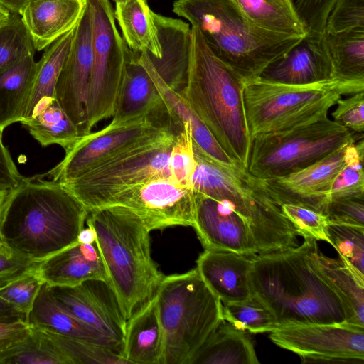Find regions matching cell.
I'll list each match as a JSON object with an SVG mask.
<instances>
[{
  "label": "cell",
  "mask_w": 364,
  "mask_h": 364,
  "mask_svg": "<svg viewBox=\"0 0 364 364\" xmlns=\"http://www.w3.org/2000/svg\"><path fill=\"white\" fill-rule=\"evenodd\" d=\"M30 326L25 320L0 321V359L27 335Z\"/></svg>",
  "instance_id": "48"
},
{
  "label": "cell",
  "mask_w": 364,
  "mask_h": 364,
  "mask_svg": "<svg viewBox=\"0 0 364 364\" xmlns=\"http://www.w3.org/2000/svg\"><path fill=\"white\" fill-rule=\"evenodd\" d=\"M119 206L138 216L150 231L173 226L193 227L196 193L171 177H156L124 190L103 207Z\"/></svg>",
  "instance_id": "13"
},
{
  "label": "cell",
  "mask_w": 364,
  "mask_h": 364,
  "mask_svg": "<svg viewBox=\"0 0 364 364\" xmlns=\"http://www.w3.org/2000/svg\"><path fill=\"white\" fill-rule=\"evenodd\" d=\"M49 333L70 364H127L121 355L106 346Z\"/></svg>",
  "instance_id": "39"
},
{
  "label": "cell",
  "mask_w": 364,
  "mask_h": 364,
  "mask_svg": "<svg viewBox=\"0 0 364 364\" xmlns=\"http://www.w3.org/2000/svg\"><path fill=\"white\" fill-rule=\"evenodd\" d=\"M39 263L15 253L4 245L0 248V287L36 268Z\"/></svg>",
  "instance_id": "47"
},
{
  "label": "cell",
  "mask_w": 364,
  "mask_h": 364,
  "mask_svg": "<svg viewBox=\"0 0 364 364\" xmlns=\"http://www.w3.org/2000/svg\"><path fill=\"white\" fill-rule=\"evenodd\" d=\"M222 314L224 321L251 333L271 332L278 328L269 309L254 296L241 301L222 303Z\"/></svg>",
  "instance_id": "36"
},
{
  "label": "cell",
  "mask_w": 364,
  "mask_h": 364,
  "mask_svg": "<svg viewBox=\"0 0 364 364\" xmlns=\"http://www.w3.org/2000/svg\"><path fill=\"white\" fill-rule=\"evenodd\" d=\"M183 130L176 136L173 145L168 168L171 178L178 184L191 188V180L196 167L193 148L191 125L183 124Z\"/></svg>",
  "instance_id": "41"
},
{
  "label": "cell",
  "mask_w": 364,
  "mask_h": 364,
  "mask_svg": "<svg viewBox=\"0 0 364 364\" xmlns=\"http://www.w3.org/2000/svg\"><path fill=\"white\" fill-rule=\"evenodd\" d=\"M357 136L328 117L262 134L251 143L247 171L259 179L285 176L356 141Z\"/></svg>",
  "instance_id": "9"
},
{
  "label": "cell",
  "mask_w": 364,
  "mask_h": 364,
  "mask_svg": "<svg viewBox=\"0 0 364 364\" xmlns=\"http://www.w3.org/2000/svg\"><path fill=\"white\" fill-rule=\"evenodd\" d=\"M126 1H127V0H114V1L115 2V4H118V3H124V2H125Z\"/></svg>",
  "instance_id": "54"
},
{
  "label": "cell",
  "mask_w": 364,
  "mask_h": 364,
  "mask_svg": "<svg viewBox=\"0 0 364 364\" xmlns=\"http://www.w3.org/2000/svg\"><path fill=\"white\" fill-rule=\"evenodd\" d=\"M316 240L282 252L252 257V296L273 314L278 327L345 322L336 294L316 272L311 250Z\"/></svg>",
  "instance_id": "2"
},
{
  "label": "cell",
  "mask_w": 364,
  "mask_h": 364,
  "mask_svg": "<svg viewBox=\"0 0 364 364\" xmlns=\"http://www.w3.org/2000/svg\"><path fill=\"white\" fill-rule=\"evenodd\" d=\"M364 29V0H338L326 25L324 34Z\"/></svg>",
  "instance_id": "44"
},
{
  "label": "cell",
  "mask_w": 364,
  "mask_h": 364,
  "mask_svg": "<svg viewBox=\"0 0 364 364\" xmlns=\"http://www.w3.org/2000/svg\"><path fill=\"white\" fill-rule=\"evenodd\" d=\"M284 216L291 223L299 236L330 243L327 235L328 220L325 214L308 207L294 204L279 205Z\"/></svg>",
  "instance_id": "43"
},
{
  "label": "cell",
  "mask_w": 364,
  "mask_h": 364,
  "mask_svg": "<svg viewBox=\"0 0 364 364\" xmlns=\"http://www.w3.org/2000/svg\"><path fill=\"white\" fill-rule=\"evenodd\" d=\"M245 81L209 48L191 26L186 85L178 92L224 151L247 169L250 139L244 105Z\"/></svg>",
  "instance_id": "3"
},
{
  "label": "cell",
  "mask_w": 364,
  "mask_h": 364,
  "mask_svg": "<svg viewBox=\"0 0 364 364\" xmlns=\"http://www.w3.org/2000/svg\"><path fill=\"white\" fill-rule=\"evenodd\" d=\"M11 15V12L0 4V26L8 21Z\"/></svg>",
  "instance_id": "53"
},
{
  "label": "cell",
  "mask_w": 364,
  "mask_h": 364,
  "mask_svg": "<svg viewBox=\"0 0 364 364\" xmlns=\"http://www.w3.org/2000/svg\"><path fill=\"white\" fill-rule=\"evenodd\" d=\"M92 26V71L87 99L86 134L113 116L122 81L127 44L109 0H86Z\"/></svg>",
  "instance_id": "10"
},
{
  "label": "cell",
  "mask_w": 364,
  "mask_h": 364,
  "mask_svg": "<svg viewBox=\"0 0 364 364\" xmlns=\"http://www.w3.org/2000/svg\"><path fill=\"white\" fill-rule=\"evenodd\" d=\"M26 321L31 326L106 346L122 356V348L70 312L46 283L41 287Z\"/></svg>",
  "instance_id": "23"
},
{
  "label": "cell",
  "mask_w": 364,
  "mask_h": 364,
  "mask_svg": "<svg viewBox=\"0 0 364 364\" xmlns=\"http://www.w3.org/2000/svg\"><path fill=\"white\" fill-rule=\"evenodd\" d=\"M259 78L287 85L331 80V60L323 35L306 34L284 56L267 66Z\"/></svg>",
  "instance_id": "18"
},
{
  "label": "cell",
  "mask_w": 364,
  "mask_h": 364,
  "mask_svg": "<svg viewBox=\"0 0 364 364\" xmlns=\"http://www.w3.org/2000/svg\"><path fill=\"white\" fill-rule=\"evenodd\" d=\"M0 131V186L16 187L23 176L18 171L11 155L4 144Z\"/></svg>",
  "instance_id": "49"
},
{
  "label": "cell",
  "mask_w": 364,
  "mask_h": 364,
  "mask_svg": "<svg viewBox=\"0 0 364 364\" xmlns=\"http://www.w3.org/2000/svg\"><path fill=\"white\" fill-rule=\"evenodd\" d=\"M43 283L35 268L0 287V299L27 316Z\"/></svg>",
  "instance_id": "42"
},
{
  "label": "cell",
  "mask_w": 364,
  "mask_h": 364,
  "mask_svg": "<svg viewBox=\"0 0 364 364\" xmlns=\"http://www.w3.org/2000/svg\"><path fill=\"white\" fill-rule=\"evenodd\" d=\"M257 26L280 35L305 37L308 33L293 0H232Z\"/></svg>",
  "instance_id": "32"
},
{
  "label": "cell",
  "mask_w": 364,
  "mask_h": 364,
  "mask_svg": "<svg viewBox=\"0 0 364 364\" xmlns=\"http://www.w3.org/2000/svg\"><path fill=\"white\" fill-rule=\"evenodd\" d=\"M86 6V0H32L18 14L35 50L41 51L77 26Z\"/></svg>",
  "instance_id": "21"
},
{
  "label": "cell",
  "mask_w": 364,
  "mask_h": 364,
  "mask_svg": "<svg viewBox=\"0 0 364 364\" xmlns=\"http://www.w3.org/2000/svg\"><path fill=\"white\" fill-rule=\"evenodd\" d=\"M364 91V83L326 80L287 85L257 78L245 82L244 105L251 141L328 117L343 95Z\"/></svg>",
  "instance_id": "7"
},
{
  "label": "cell",
  "mask_w": 364,
  "mask_h": 364,
  "mask_svg": "<svg viewBox=\"0 0 364 364\" xmlns=\"http://www.w3.org/2000/svg\"><path fill=\"white\" fill-rule=\"evenodd\" d=\"M164 344L155 294L127 321L122 356L127 364H162Z\"/></svg>",
  "instance_id": "26"
},
{
  "label": "cell",
  "mask_w": 364,
  "mask_h": 364,
  "mask_svg": "<svg viewBox=\"0 0 364 364\" xmlns=\"http://www.w3.org/2000/svg\"><path fill=\"white\" fill-rule=\"evenodd\" d=\"M70 364L50 333L31 326L27 335L8 350L0 359V364Z\"/></svg>",
  "instance_id": "35"
},
{
  "label": "cell",
  "mask_w": 364,
  "mask_h": 364,
  "mask_svg": "<svg viewBox=\"0 0 364 364\" xmlns=\"http://www.w3.org/2000/svg\"><path fill=\"white\" fill-rule=\"evenodd\" d=\"M357 151L356 141L291 174L262 180L279 204L294 203L323 213L330 202L333 181Z\"/></svg>",
  "instance_id": "14"
},
{
  "label": "cell",
  "mask_w": 364,
  "mask_h": 364,
  "mask_svg": "<svg viewBox=\"0 0 364 364\" xmlns=\"http://www.w3.org/2000/svg\"><path fill=\"white\" fill-rule=\"evenodd\" d=\"M316 272L340 300L345 322L364 327V278L354 272L341 258H331L320 251L317 242L311 250Z\"/></svg>",
  "instance_id": "25"
},
{
  "label": "cell",
  "mask_w": 364,
  "mask_h": 364,
  "mask_svg": "<svg viewBox=\"0 0 364 364\" xmlns=\"http://www.w3.org/2000/svg\"><path fill=\"white\" fill-rule=\"evenodd\" d=\"M331 113L333 120L353 133L363 134L364 131V91L339 98Z\"/></svg>",
  "instance_id": "45"
},
{
  "label": "cell",
  "mask_w": 364,
  "mask_h": 364,
  "mask_svg": "<svg viewBox=\"0 0 364 364\" xmlns=\"http://www.w3.org/2000/svg\"><path fill=\"white\" fill-rule=\"evenodd\" d=\"M75 28V27L46 48L41 59L37 62L33 90L23 121L31 116L36 105L42 99L55 97L56 82L69 53Z\"/></svg>",
  "instance_id": "34"
},
{
  "label": "cell",
  "mask_w": 364,
  "mask_h": 364,
  "mask_svg": "<svg viewBox=\"0 0 364 364\" xmlns=\"http://www.w3.org/2000/svg\"><path fill=\"white\" fill-rule=\"evenodd\" d=\"M164 103L152 79L128 46L120 89L111 123L120 124L144 117Z\"/></svg>",
  "instance_id": "24"
},
{
  "label": "cell",
  "mask_w": 364,
  "mask_h": 364,
  "mask_svg": "<svg viewBox=\"0 0 364 364\" xmlns=\"http://www.w3.org/2000/svg\"><path fill=\"white\" fill-rule=\"evenodd\" d=\"M145 1H146V0H145Z\"/></svg>",
  "instance_id": "56"
},
{
  "label": "cell",
  "mask_w": 364,
  "mask_h": 364,
  "mask_svg": "<svg viewBox=\"0 0 364 364\" xmlns=\"http://www.w3.org/2000/svg\"><path fill=\"white\" fill-rule=\"evenodd\" d=\"M31 39L18 14L11 13L0 26V73L23 58L35 55Z\"/></svg>",
  "instance_id": "38"
},
{
  "label": "cell",
  "mask_w": 364,
  "mask_h": 364,
  "mask_svg": "<svg viewBox=\"0 0 364 364\" xmlns=\"http://www.w3.org/2000/svg\"><path fill=\"white\" fill-rule=\"evenodd\" d=\"M136 53L139 63L148 72L171 114L182 124L188 123L191 125L193 141L205 154L218 162L225 164H237L224 151L183 97L161 79L152 65L147 53L136 52Z\"/></svg>",
  "instance_id": "28"
},
{
  "label": "cell",
  "mask_w": 364,
  "mask_h": 364,
  "mask_svg": "<svg viewBox=\"0 0 364 364\" xmlns=\"http://www.w3.org/2000/svg\"><path fill=\"white\" fill-rule=\"evenodd\" d=\"M92 64V26L86 6L75 26L72 45L59 74L54 96L77 128L80 135L86 134L87 99Z\"/></svg>",
  "instance_id": "15"
},
{
  "label": "cell",
  "mask_w": 364,
  "mask_h": 364,
  "mask_svg": "<svg viewBox=\"0 0 364 364\" xmlns=\"http://www.w3.org/2000/svg\"><path fill=\"white\" fill-rule=\"evenodd\" d=\"M56 299L81 321L123 350L127 319L110 284L90 279L73 287H50Z\"/></svg>",
  "instance_id": "16"
},
{
  "label": "cell",
  "mask_w": 364,
  "mask_h": 364,
  "mask_svg": "<svg viewBox=\"0 0 364 364\" xmlns=\"http://www.w3.org/2000/svg\"><path fill=\"white\" fill-rule=\"evenodd\" d=\"M183 128L145 136L80 176L60 183L88 212L105 206L115 195L132 186L156 177H171L170 154Z\"/></svg>",
  "instance_id": "8"
},
{
  "label": "cell",
  "mask_w": 364,
  "mask_h": 364,
  "mask_svg": "<svg viewBox=\"0 0 364 364\" xmlns=\"http://www.w3.org/2000/svg\"><path fill=\"white\" fill-rule=\"evenodd\" d=\"M252 257L230 250L205 249L196 260V268L222 303L241 301L252 296Z\"/></svg>",
  "instance_id": "19"
},
{
  "label": "cell",
  "mask_w": 364,
  "mask_h": 364,
  "mask_svg": "<svg viewBox=\"0 0 364 364\" xmlns=\"http://www.w3.org/2000/svg\"><path fill=\"white\" fill-rule=\"evenodd\" d=\"M327 235L339 258L364 278V227L328 223Z\"/></svg>",
  "instance_id": "37"
},
{
  "label": "cell",
  "mask_w": 364,
  "mask_h": 364,
  "mask_svg": "<svg viewBox=\"0 0 364 364\" xmlns=\"http://www.w3.org/2000/svg\"><path fill=\"white\" fill-rule=\"evenodd\" d=\"M21 124L43 147L57 144L65 151L80 136L55 97L42 99L31 116Z\"/></svg>",
  "instance_id": "31"
},
{
  "label": "cell",
  "mask_w": 364,
  "mask_h": 364,
  "mask_svg": "<svg viewBox=\"0 0 364 364\" xmlns=\"http://www.w3.org/2000/svg\"><path fill=\"white\" fill-rule=\"evenodd\" d=\"M279 347L303 363H364V327L346 322L291 324L270 332Z\"/></svg>",
  "instance_id": "12"
},
{
  "label": "cell",
  "mask_w": 364,
  "mask_h": 364,
  "mask_svg": "<svg viewBox=\"0 0 364 364\" xmlns=\"http://www.w3.org/2000/svg\"><path fill=\"white\" fill-rule=\"evenodd\" d=\"M4 246V245L1 240V235H0V248L3 247Z\"/></svg>",
  "instance_id": "55"
},
{
  "label": "cell",
  "mask_w": 364,
  "mask_h": 364,
  "mask_svg": "<svg viewBox=\"0 0 364 364\" xmlns=\"http://www.w3.org/2000/svg\"><path fill=\"white\" fill-rule=\"evenodd\" d=\"M14 188L8 186H0V225L6 208L12 195Z\"/></svg>",
  "instance_id": "51"
},
{
  "label": "cell",
  "mask_w": 364,
  "mask_h": 364,
  "mask_svg": "<svg viewBox=\"0 0 364 364\" xmlns=\"http://www.w3.org/2000/svg\"><path fill=\"white\" fill-rule=\"evenodd\" d=\"M173 11L197 27L212 52L245 82L259 78L304 38L257 26L232 0H176Z\"/></svg>",
  "instance_id": "4"
},
{
  "label": "cell",
  "mask_w": 364,
  "mask_h": 364,
  "mask_svg": "<svg viewBox=\"0 0 364 364\" xmlns=\"http://www.w3.org/2000/svg\"><path fill=\"white\" fill-rule=\"evenodd\" d=\"M324 214L331 223L364 227V199L352 198L330 200Z\"/></svg>",
  "instance_id": "46"
},
{
  "label": "cell",
  "mask_w": 364,
  "mask_h": 364,
  "mask_svg": "<svg viewBox=\"0 0 364 364\" xmlns=\"http://www.w3.org/2000/svg\"><path fill=\"white\" fill-rule=\"evenodd\" d=\"M357 144V151L341 170L332 185L330 200L341 198L364 199L363 136Z\"/></svg>",
  "instance_id": "40"
},
{
  "label": "cell",
  "mask_w": 364,
  "mask_h": 364,
  "mask_svg": "<svg viewBox=\"0 0 364 364\" xmlns=\"http://www.w3.org/2000/svg\"><path fill=\"white\" fill-rule=\"evenodd\" d=\"M114 16L122 30L123 39L134 52H146L161 56V46L152 11L145 0H127L115 4Z\"/></svg>",
  "instance_id": "30"
},
{
  "label": "cell",
  "mask_w": 364,
  "mask_h": 364,
  "mask_svg": "<svg viewBox=\"0 0 364 364\" xmlns=\"http://www.w3.org/2000/svg\"><path fill=\"white\" fill-rule=\"evenodd\" d=\"M156 297L164 333L162 364H190L223 321L221 301L196 268L164 276Z\"/></svg>",
  "instance_id": "6"
},
{
  "label": "cell",
  "mask_w": 364,
  "mask_h": 364,
  "mask_svg": "<svg viewBox=\"0 0 364 364\" xmlns=\"http://www.w3.org/2000/svg\"><path fill=\"white\" fill-rule=\"evenodd\" d=\"M250 333L223 321L192 358L190 364H259Z\"/></svg>",
  "instance_id": "27"
},
{
  "label": "cell",
  "mask_w": 364,
  "mask_h": 364,
  "mask_svg": "<svg viewBox=\"0 0 364 364\" xmlns=\"http://www.w3.org/2000/svg\"><path fill=\"white\" fill-rule=\"evenodd\" d=\"M41 175L24 177L14 188L0 225L9 250L41 262L78 240L87 211L60 183Z\"/></svg>",
  "instance_id": "1"
},
{
  "label": "cell",
  "mask_w": 364,
  "mask_h": 364,
  "mask_svg": "<svg viewBox=\"0 0 364 364\" xmlns=\"http://www.w3.org/2000/svg\"><path fill=\"white\" fill-rule=\"evenodd\" d=\"M86 222L95 231L109 284L128 320L156 294L164 277L151 257V231L119 206L89 210Z\"/></svg>",
  "instance_id": "5"
},
{
  "label": "cell",
  "mask_w": 364,
  "mask_h": 364,
  "mask_svg": "<svg viewBox=\"0 0 364 364\" xmlns=\"http://www.w3.org/2000/svg\"><path fill=\"white\" fill-rule=\"evenodd\" d=\"M183 127L164 102L144 117L120 124L110 122L101 130L79 136L65 151L64 158L41 176L59 183L66 182L145 136Z\"/></svg>",
  "instance_id": "11"
},
{
  "label": "cell",
  "mask_w": 364,
  "mask_h": 364,
  "mask_svg": "<svg viewBox=\"0 0 364 364\" xmlns=\"http://www.w3.org/2000/svg\"><path fill=\"white\" fill-rule=\"evenodd\" d=\"M32 0H0V4L11 13L18 14L21 8Z\"/></svg>",
  "instance_id": "52"
},
{
  "label": "cell",
  "mask_w": 364,
  "mask_h": 364,
  "mask_svg": "<svg viewBox=\"0 0 364 364\" xmlns=\"http://www.w3.org/2000/svg\"><path fill=\"white\" fill-rule=\"evenodd\" d=\"M36 70L34 55H30L0 73V131L23 120Z\"/></svg>",
  "instance_id": "29"
},
{
  "label": "cell",
  "mask_w": 364,
  "mask_h": 364,
  "mask_svg": "<svg viewBox=\"0 0 364 364\" xmlns=\"http://www.w3.org/2000/svg\"><path fill=\"white\" fill-rule=\"evenodd\" d=\"M36 271L50 287H73L90 279L109 283L107 269L96 242L77 240L40 262Z\"/></svg>",
  "instance_id": "20"
},
{
  "label": "cell",
  "mask_w": 364,
  "mask_h": 364,
  "mask_svg": "<svg viewBox=\"0 0 364 364\" xmlns=\"http://www.w3.org/2000/svg\"><path fill=\"white\" fill-rule=\"evenodd\" d=\"M161 46L157 58L148 53L161 79L173 90L186 85L189 65L191 27L184 21L152 12Z\"/></svg>",
  "instance_id": "22"
},
{
  "label": "cell",
  "mask_w": 364,
  "mask_h": 364,
  "mask_svg": "<svg viewBox=\"0 0 364 364\" xmlns=\"http://www.w3.org/2000/svg\"><path fill=\"white\" fill-rule=\"evenodd\" d=\"M27 316L16 310L11 305L0 299V321L25 320Z\"/></svg>",
  "instance_id": "50"
},
{
  "label": "cell",
  "mask_w": 364,
  "mask_h": 364,
  "mask_svg": "<svg viewBox=\"0 0 364 364\" xmlns=\"http://www.w3.org/2000/svg\"><path fill=\"white\" fill-rule=\"evenodd\" d=\"M331 65V80L364 83V29L323 34Z\"/></svg>",
  "instance_id": "33"
},
{
  "label": "cell",
  "mask_w": 364,
  "mask_h": 364,
  "mask_svg": "<svg viewBox=\"0 0 364 364\" xmlns=\"http://www.w3.org/2000/svg\"><path fill=\"white\" fill-rule=\"evenodd\" d=\"M196 193L193 228L204 250H225L247 256L257 255L247 223L226 203Z\"/></svg>",
  "instance_id": "17"
}]
</instances>
